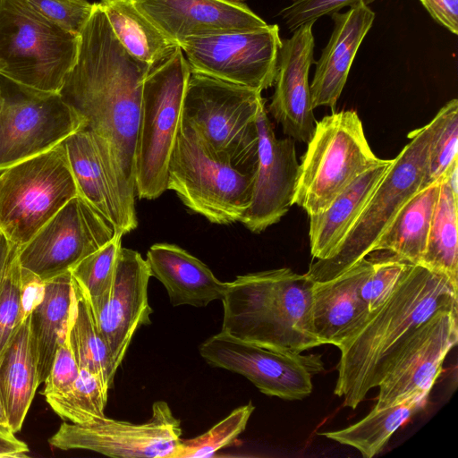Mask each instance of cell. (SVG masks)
<instances>
[{
	"label": "cell",
	"instance_id": "cell-1",
	"mask_svg": "<svg viewBox=\"0 0 458 458\" xmlns=\"http://www.w3.org/2000/svg\"><path fill=\"white\" fill-rule=\"evenodd\" d=\"M150 69L124 49L104 12L94 3L92 14L80 34L76 62L59 91L81 119V128L109 143L134 191L142 88Z\"/></svg>",
	"mask_w": 458,
	"mask_h": 458
},
{
	"label": "cell",
	"instance_id": "cell-2",
	"mask_svg": "<svg viewBox=\"0 0 458 458\" xmlns=\"http://www.w3.org/2000/svg\"><path fill=\"white\" fill-rule=\"evenodd\" d=\"M458 284L446 275L408 263L395 289L342 345L334 393L355 409L377 386L418 328L440 310H458Z\"/></svg>",
	"mask_w": 458,
	"mask_h": 458
},
{
	"label": "cell",
	"instance_id": "cell-3",
	"mask_svg": "<svg viewBox=\"0 0 458 458\" xmlns=\"http://www.w3.org/2000/svg\"><path fill=\"white\" fill-rule=\"evenodd\" d=\"M313 285L289 267L238 276L222 300L221 332L284 352L322 345L312 327Z\"/></svg>",
	"mask_w": 458,
	"mask_h": 458
},
{
	"label": "cell",
	"instance_id": "cell-4",
	"mask_svg": "<svg viewBox=\"0 0 458 458\" xmlns=\"http://www.w3.org/2000/svg\"><path fill=\"white\" fill-rule=\"evenodd\" d=\"M439 112L411 131L404 146L380 180L364 209L335 252L311 263L305 275L314 283L334 279L366 258L401 208L423 189Z\"/></svg>",
	"mask_w": 458,
	"mask_h": 458
},
{
	"label": "cell",
	"instance_id": "cell-5",
	"mask_svg": "<svg viewBox=\"0 0 458 458\" xmlns=\"http://www.w3.org/2000/svg\"><path fill=\"white\" fill-rule=\"evenodd\" d=\"M261 92L191 72L182 123L218 159L255 174L259 134L257 115Z\"/></svg>",
	"mask_w": 458,
	"mask_h": 458
},
{
	"label": "cell",
	"instance_id": "cell-6",
	"mask_svg": "<svg viewBox=\"0 0 458 458\" xmlns=\"http://www.w3.org/2000/svg\"><path fill=\"white\" fill-rule=\"evenodd\" d=\"M80 35L25 0H0V76L24 88L59 93L78 55Z\"/></svg>",
	"mask_w": 458,
	"mask_h": 458
},
{
	"label": "cell",
	"instance_id": "cell-7",
	"mask_svg": "<svg viewBox=\"0 0 458 458\" xmlns=\"http://www.w3.org/2000/svg\"><path fill=\"white\" fill-rule=\"evenodd\" d=\"M190 73L177 47L145 77L135 157V193L140 199H154L166 191Z\"/></svg>",
	"mask_w": 458,
	"mask_h": 458
},
{
	"label": "cell",
	"instance_id": "cell-8",
	"mask_svg": "<svg viewBox=\"0 0 458 458\" xmlns=\"http://www.w3.org/2000/svg\"><path fill=\"white\" fill-rule=\"evenodd\" d=\"M299 165L293 204L309 216L322 212L377 157L353 110L333 112L316 122Z\"/></svg>",
	"mask_w": 458,
	"mask_h": 458
},
{
	"label": "cell",
	"instance_id": "cell-9",
	"mask_svg": "<svg viewBox=\"0 0 458 458\" xmlns=\"http://www.w3.org/2000/svg\"><path fill=\"white\" fill-rule=\"evenodd\" d=\"M167 175L166 190L174 191L190 210L213 224L241 222L250 204L255 174L218 159L182 123Z\"/></svg>",
	"mask_w": 458,
	"mask_h": 458
},
{
	"label": "cell",
	"instance_id": "cell-10",
	"mask_svg": "<svg viewBox=\"0 0 458 458\" xmlns=\"http://www.w3.org/2000/svg\"><path fill=\"white\" fill-rule=\"evenodd\" d=\"M77 195L66 150L60 142L3 170L0 231L21 246Z\"/></svg>",
	"mask_w": 458,
	"mask_h": 458
},
{
	"label": "cell",
	"instance_id": "cell-11",
	"mask_svg": "<svg viewBox=\"0 0 458 458\" xmlns=\"http://www.w3.org/2000/svg\"><path fill=\"white\" fill-rule=\"evenodd\" d=\"M0 78V171L52 148L81 128V119L59 93Z\"/></svg>",
	"mask_w": 458,
	"mask_h": 458
},
{
	"label": "cell",
	"instance_id": "cell-12",
	"mask_svg": "<svg viewBox=\"0 0 458 458\" xmlns=\"http://www.w3.org/2000/svg\"><path fill=\"white\" fill-rule=\"evenodd\" d=\"M199 351L210 366L240 374L261 393L289 401L309 396L312 377L324 369L319 354L279 351L221 331L205 340Z\"/></svg>",
	"mask_w": 458,
	"mask_h": 458
},
{
	"label": "cell",
	"instance_id": "cell-13",
	"mask_svg": "<svg viewBox=\"0 0 458 458\" xmlns=\"http://www.w3.org/2000/svg\"><path fill=\"white\" fill-rule=\"evenodd\" d=\"M281 45L276 24L188 38L178 44L191 72L260 92L274 85Z\"/></svg>",
	"mask_w": 458,
	"mask_h": 458
},
{
	"label": "cell",
	"instance_id": "cell-14",
	"mask_svg": "<svg viewBox=\"0 0 458 458\" xmlns=\"http://www.w3.org/2000/svg\"><path fill=\"white\" fill-rule=\"evenodd\" d=\"M114 234V225L77 195L19 247L18 260L25 272L43 283L70 271Z\"/></svg>",
	"mask_w": 458,
	"mask_h": 458
},
{
	"label": "cell",
	"instance_id": "cell-15",
	"mask_svg": "<svg viewBox=\"0 0 458 458\" xmlns=\"http://www.w3.org/2000/svg\"><path fill=\"white\" fill-rule=\"evenodd\" d=\"M181 436L180 420L167 403L157 401L146 422L107 417L90 424L63 422L48 443L62 450H89L115 458H173Z\"/></svg>",
	"mask_w": 458,
	"mask_h": 458
},
{
	"label": "cell",
	"instance_id": "cell-16",
	"mask_svg": "<svg viewBox=\"0 0 458 458\" xmlns=\"http://www.w3.org/2000/svg\"><path fill=\"white\" fill-rule=\"evenodd\" d=\"M78 195L125 234L138 225L135 191L128 185L109 143L81 128L63 141Z\"/></svg>",
	"mask_w": 458,
	"mask_h": 458
},
{
	"label": "cell",
	"instance_id": "cell-17",
	"mask_svg": "<svg viewBox=\"0 0 458 458\" xmlns=\"http://www.w3.org/2000/svg\"><path fill=\"white\" fill-rule=\"evenodd\" d=\"M458 342V310H440L423 323L391 364L374 408L381 409L414 394L429 393L444 360Z\"/></svg>",
	"mask_w": 458,
	"mask_h": 458
},
{
	"label": "cell",
	"instance_id": "cell-18",
	"mask_svg": "<svg viewBox=\"0 0 458 458\" xmlns=\"http://www.w3.org/2000/svg\"><path fill=\"white\" fill-rule=\"evenodd\" d=\"M258 164L250 204L241 223L259 233L276 224L293 204L299 162L294 140L277 139L265 107L257 115Z\"/></svg>",
	"mask_w": 458,
	"mask_h": 458
},
{
	"label": "cell",
	"instance_id": "cell-19",
	"mask_svg": "<svg viewBox=\"0 0 458 458\" xmlns=\"http://www.w3.org/2000/svg\"><path fill=\"white\" fill-rule=\"evenodd\" d=\"M150 277L149 267L140 253L122 247L109 293L101 306L92 310L117 369L135 332L151 323L153 310L148 297Z\"/></svg>",
	"mask_w": 458,
	"mask_h": 458
},
{
	"label": "cell",
	"instance_id": "cell-20",
	"mask_svg": "<svg viewBox=\"0 0 458 458\" xmlns=\"http://www.w3.org/2000/svg\"><path fill=\"white\" fill-rule=\"evenodd\" d=\"M314 23H305L293 31L290 38L282 39L275 91L268 107L284 133L304 143L311 138L316 124L309 82L310 69L314 63Z\"/></svg>",
	"mask_w": 458,
	"mask_h": 458
},
{
	"label": "cell",
	"instance_id": "cell-21",
	"mask_svg": "<svg viewBox=\"0 0 458 458\" xmlns=\"http://www.w3.org/2000/svg\"><path fill=\"white\" fill-rule=\"evenodd\" d=\"M165 36L179 42L193 37L246 31L268 24L246 4L220 0H132Z\"/></svg>",
	"mask_w": 458,
	"mask_h": 458
},
{
	"label": "cell",
	"instance_id": "cell-22",
	"mask_svg": "<svg viewBox=\"0 0 458 458\" xmlns=\"http://www.w3.org/2000/svg\"><path fill=\"white\" fill-rule=\"evenodd\" d=\"M371 268L372 260L364 258L339 276L314 283L311 319L321 344L340 348L367 322L370 311L360 298V290Z\"/></svg>",
	"mask_w": 458,
	"mask_h": 458
},
{
	"label": "cell",
	"instance_id": "cell-23",
	"mask_svg": "<svg viewBox=\"0 0 458 458\" xmlns=\"http://www.w3.org/2000/svg\"><path fill=\"white\" fill-rule=\"evenodd\" d=\"M334 29L320 57L310 84L313 106L335 108L345 86L358 49L375 20V13L364 3L345 13L331 15Z\"/></svg>",
	"mask_w": 458,
	"mask_h": 458
},
{
	"label": "cell",
	"instance_id": "cell-24",
	"mask_svg": "<svg viewBox=\"0 0 458 458\" xmlns=\"http://www.w3.org/2000/svg\"><path fill=\"white\" fill-rule=\"evenodd\" d=\"M146 261L151 276L163 284L174 307H206L222 301L227 290L229 282L220 281L206 264L177 245H152Z\"/></svg>",
	"mask_w": 458,
	"mask_h": 458
},
{
	"label": "cell",
	"instance_id": "cell-25",
	"mask_svg": "<svg viewBox=\"0 0 458 458\" xmlns=\"http://www.w3.org/2000/svg\"><path fill=\"white\" fill-rule=\"evenodd\" d=\"M393 159H382L346 187L322 212L310 216V246L316 259L330 258L355 224Z\"/></svg>",
	"mask_w": 458,
	"mask_h": 458
},
{
	"label": "cell",
	"instance_id": "cell-26",
	"mask_svg": "<svg viewBox=\"0 0 458 458\" xmlns=\"http://www.w3.org/2000/svg\"><path fill=\"white\" fill-rule=\"evenodd\" d=\"M39 385L29 312L0 356V398L13 434L21 429Z\"/></svg>",
	"mask_w": 458,
	"mask_h": 458
},
{
	"label": "cell",
	"instance_id": "cell-27",
	"mask_svg": "<svg viewBox=\"0 0 458 458\" xmlns=\"http://www.w3.org/2000/svg\"><path fill=\"white\" fill-rule=\"evenodd\" d=\"M73 302L72 278L68 271L43 282L30 310V330L38 358L39 384L47 379L70 318Z\"/></svg>",
	"mask_w": 458,
	"mask_h": 458
},
{
	"label": "cell",
	"instance_id": "cell-28",
	"mask_svg": "<svg viewBox=\"0 0 458 458\" xmlns=\"http://www.w3.org/2000/svg\"><path fill=\"white\" fill-rule=\"evenodd\" d=\"M441 179L420 190L398 211L373 251L386 250L400 260L420 265L425 254Z\"/></svg>",
	"mask_w": 458,
	"mask_h": 458
},
{
	"label": "cell",
	"instance_id": "cell-29",
	"mask_svg": "<svg viewBox=\"0 0 458 458\" xmlns=\"http://www.w3.org/2000/svg\"><path fill=\"white\" fill-rule=\"evenodd\" d=\"M98 4L124 49L151 68L179 47L153 24L132 0H100Z\"/></svg>",
	"mask_w": 458,
	"mask_h": 458
},
{
	"label": "cell",
	"instance_id": "cell-30",
	"mask_svg": "<svg viewBox=\"0 0 458 458\" xmlns=\"http://www.w3.org/2000/svg\"><path fill=\"white\" fill-rule=\"evenodd\" d=\"M428 394L429 393L418 394L385 408H373L358 422L343 429L322 432L320 435L354 447L365 458H372L382 450L399 428L425 407Z\"/></svg>",
	"mask_w": 458,
	"mask_h": 458
},
{
	"label": "cell",
	"instance_id": "cell-31",
	"mask_svg": "<svg viewBox=\"0 0 458 458\" xmlns=\"http://www.w3.org/2000/svg\"><path fill=\"white\" fill-rule=\"evenodd\" d=\"M72 290L70 339L76 360L80 369H88L96 375L108 391L113 386L117 369L97 327L90 304L73 279Z\"/></svg>",
	"mask_w": 458,
	"mask_h": 458
},
{
	"label": "cell",
	"instance_id": "cell-32",
	"mask_svg": "<svg viewBox=\"0 0 458 458\" xmlns=\"http://www.w3.org/2000/svg\"><path fill=\"white\" fill-rule=\"evenodd\" d=\"M457 206L458 197L442 176L426 251L420 265L446 275L458 284Z\"/></svg>",
	"mask_w": 458,
	"mask_h": 458
},
{
	"label": "cell",
	"instance_id": "cell-33",
	"mask_svg": "<svg viewBox=\"0 0 458 458\" xmlns=\"http://www.w3.org/2000/svg\"><path fill=\"white\" fill-rule=\"evenodd\" d=\"M107 393L96 375L80 369L79 377L70 390L61 395L46 397V401L64 420L90 424L106 417Z\"/></svg>",
	"mask_w": 458,
	"mask_h": 458
},
{
	"label": "cell",
	"instance_id": "cell-34",
	"mask_svg": "<svg viewBox=\"0 0 458 458\" xmlns=\"http://www.w3.org/2000/svg\"><path fill=\"white\" fill-rule=\"evenodd\" d=\"M123 234L114 236L101 248L81 259L70 272L86 295L91 310L105 301L111 289L117 259L122 248Z\"/></svg>",
	"mask_w": 458,
	"mask_h": 458
},
{
	"label": "cell",
	"instance_id": "cell-35",
	"mask_svg": "<svg viewBox=\"0 0 458 458\" xmlns=\"http://www.w3.org/2000/svg\"><path fill=\"white\" fill-rule=\"evenodd\" d=\"M255 407L251 402L231 411L207 432L181 441L173 458L211 457L220 449L232 445L244 431Z\"/></svg>",
	"mask_w": 458,
	"mask_h": 458
},
{
	"label": "cell",
	"instance_id": "cell-36",
	"mask_svg": "<svg viewBox=\"0 0 458 458\" xmlns=\"http://www.w3.org/2000/svg\"><path fill=\"white\" fill-rule=\"evenodd\" d=\"M29 312L25 305V282L17 251L0 282V356Z\"/></svg>",
	"mask_w": 458,
	"mask_h": 458
},
{
	"label": "cell",
	"instance_id": "cell-37",
	"mask_svg": "<svg viewBox=\"0 0 458 458\" xmlns=\"http://www.w3.org/2000/svg\"><path fill=\"white\" fill-rule=\"evenodd\" d=\"M438 112L440 121L432 140L423 189L441 179L458 158V100L451 99Z\"/></svg>",
	"mask_w": 458,
	"mask_h": 458
},
{
	"label": "cell",
	"instance_id": "cell-38",
	"mask_svg": "<svg viewBox=\"0 0 458 458\" xmlns=\"http://www.w3.org/2000/svg\"><path fill=\"white\" fill-rule=\"evenodd\" d=\"M408 263L394 255L372 260V268L363 281L360 295L371 312L381 306L395 289Z\"/></svg>",
	"mask_w": 458,
	"mask_h": 458
},
{
	"label": "cell",
	"instance_id": "cell-39",
	"mask_svg": "<svg viewBox=\"0 0 458 458\" xmlns=\"http://www.w3.org/2000/svg\"><path fill=\"white\" fill-rule=\"evenodd\" d=\"M41 15L80 35L89 20L94 4L88 0H25Z\"/></svg>",
	"mask_w": 458,
	"mask_h": 458
},
{
	"label": "cell",
	"instance_id": "cell-40",
	"mask_svg": "<svg viewBox=\"0 0 458 458\" xmlns=\"http://www.w3.org/2000/svg\"><path fill=\"white\" fill-rule=\"evenodd\" d=\"M71 315L72 310L66 330L55 352L51 370L44 382L45 388L42 394L45 398L66 393L72 386L80 374V367L70 339Z\"/></svg>",
	"mask_w": 458,
	"mask_h": 458
},
{
	"label": "cell",
	"instance_id": "cell-41",
	"mask_svg": "<svg viewBox=\"0 0 458 458\" xmlns=\"http://www.w3.org/2000/svg\"><path fill=\"white\" fill-rule=\"evenodd\" d=\"M375 0H293L292 3L279 12L288 30L293 32L301 25L315 22L325 15H332L346 6H353L359 3L370 4Z\"/></svg>",
	"mask_w": 458,
	"mask_h": 458
},
{
	"label": "cell",
	"instance_id": "cell-42",
	"mask_svg": "<svg viewBox=\"0 0 458 458\" xmlns=\"http://www.w3.org/2000/svg\"><path fill=\"white\" fill-rule=\"evenodd\" d=\"M431 17L453 34L458 33V0H420Z\"/></svg>",
	"mask_w": 458,
	"mask_h": 458
},
{
	"label": "cell",
	"instance_id": "cell-43",
	"mask_svg": "<svg viewBox=\"0 0 458 458\" xmlns=\"http://www.w3.org/2000/svg\"><path fill=\"white\" fill-rule=\"evenodd\" d=\"M29 452L28 445L17 439L14 435H5L0 432V458L27 457Z\"/></svg>",
	"mask_w": 458,
	"mask_h": 458
},
{
	"label": "cell",
	"instance_id": "cell-44",
	"mask_svg": "<svg viewBox=\"0 0 458 458\" xmlns=\"http://www.w3.org/2000/svg\"><path fill=\"white\" fill-rule=\"evenodd\" d=\"M18 245L9 241L6 236L0 231V282L6 271V268L19 250Z\"/></svg>",
	"mask_w": 458,
	"mask_h": 458
},
{
	"label": "cell",
	"instance_id": "cell-45",
	"mask_svg": "<svg viewBox=\"0 0 458 458\" xmlns=\"http://www.w3.org/2000/svg\"><path fill=\"white\" fill-rule=\"evenodd\" d=\"M0 432L5 435H14L9 426L8 419L0 398Z\"/></svg>",
	"mask_w": 458,
	"mask_h": 458
},
{
	"label": "cell",
	"instance_id": "cell-46",
	"mask_svg": "<svg viewBox=\"0 0 458 458\" xmlns=\"http://www.w3.org/2000/svg\"><path fill=\"white\" fill-rule=\"evenodd\" d=\"M220 1L229 3V4H244V2L247 0H220Z\"/></svg>",
	"mask_w": 458,
	"mask_h": 458
}]
</instances>
